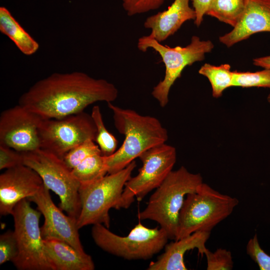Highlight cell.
<instances>
[{
    "instance_id": "obj_6",
    "label": "cell",
    "mask_w": 270,
    "mask_h": 270,
    "mask_svg": "<svg viewBox=\"0 0 270 270\" xmlns=\"http://www.w3.org/2000/svg\"><path fill=\"white\" fill-rule=\"evenodd\" d=\"M137 47L142 52L150 48L154 50L160 54L164 64V78L154 87L152 92V95L160 106L164 108L168 102L172 86L180 77L184 68L203 60L206 54L212 50L214 44L210 40H201L198 36H194L190 44L185 46L170 47L147 35L138 38Z\"/></svg>"
},
{
    "instance_id": "obj_4",
    "label": "cell",
    "mask_w": 270,
    "mask_h": 270,
    "mask_svg": "<svg viewBox=\"0 0 270 270\" xmlns=\"http://www.w3.org/2000/svg\"><path fill=\"white\" fill-rule=\"evenodd\" d=\"M238 203L236 198L222 194L208 184L202 183L184 199L179 215L176 240L198 231L210 232L232 214Z\"/></svg>"
},
{
    "instance_id": "obj_29",
    "label": "cell",
    "mask_w": 270,
    "mask_h": 270,
    "mask_svg": "<svg viewBox=\"0 0 270 270\" xmlns=\"http://www.w3.org/2000/svg\"><path fill=\"white\" fill-rule=\"evenodd\" d=\"M168 0H128L122 3L128 15L132 16L160 8Z\"/></svg>"
},
{
    "instance_id": "obj_18",
    "label": "cell",
    "mask_w": 270,
    "mask_h": 270,
    "mask_svg": "<svg viewBox=\"0 0 270 270\" xmlns=\"http://www.w3.org/2000/svg\"><path fill=\"white\" fill-rule=\"evenodd\" d=\"M45 250L53 270H94L91 256L82 253L58 239L44 240Z\"/></svg>"
},
{
    "instance_id": "obj_25",
    "label": "cell",
    "mask_w": 270,
    "mask_h": 270,
    "mask_svg": "<svg viewBox=\"0 0 270 270\" xmlns=\"http://www.w3.org/2000/svg\"><path fill=\"white\" fill-rule=\"evenodd\" d=\"M98 153H102L98 146L94 141L88 140L69 150L62 158L72 170L89 156Z\"/></svg>"
},
{
    "instance_id": "obj_27",
    "label": "cell",
    "mask_w": 270,
    "mask_h": 270,
    "mask_svg": "<svg viewBox=\"0 0 270 270\" xmlns=\"http://www.w3.org/2000/svg\"><path fill=\"white\" fill-rule=\"evenodd\" d=\"M18 253V244L14 230H8L0 236V264L12 261Z\"/></svg>"
},
{
    "instance_id": "obj_16",
    "label": "cell",
    "mask_w": 270,
    "mask_h": 270,
    "mask_svg": "<svg viewBox=\"0 0 270 270\" xmlns=\"http://www.w3.org/2000/svg\"><path fill=\"white\" fill-rule=\"evenodd\" d=\"M192 0H174L168 8L149 16L144 23L146 28L150 29L148 35L161 42L174 35L186 21L196 18L194 8L190 6Z\"/></svg>"
},
{
    "instance_id": "obj_17",
    "label": "cell",
    "mask_w": 270,
    "mask_h": 270,
    "mask_svg": "<svg viewBox=\"0 0 270 270\" xmlns=\"http://www.w3.org/2000/svg\"><path fill=\"white\" fill-rule=\"evenodd\" d=\"M210 232L198 231L166 244L164 252L156 260L151 262L148 270H186L184 256L186 252L196 248L203 256L206 250V244Z\"/></svg>"
},
{
    "instance_id": "obj_8",
    "label": "cell",
    "mask_w": 270,
    "mask_h": 270,
    "mask_svg": "<svg viewBox=\"0 0 270 270\" xmlns=\"http://www.w3.org/2000/svg\"><path fill=\"white\" fill-rule=\"evenodd\" d=\"M92 236L101 249L128 260L152 258L164 248L169 239L164 228H150L140 222L124 236L113 233L102 224H94Z\"/></svg>"
},
{
    "instance_id": "obj_20",
    "label": "cell",
    "mask_w": 270,
    "mask_h": 270,
    "mask_svg": "<svg viewBox=\"0 0 270 270\" xmlns=\"http://www.w3.org/2000/svg\"><path fill=\"white\" fill-rule=\"evenodd\" d=\"M71 171L80 185L93 182L108 174L106 156L102 153L90 155Z\"/></svg>"
},
{
    "instance_id": "obj_14",
    "label": "cell",
    "mask_w": 270,
    "mask_h": 270,
    "mask_svg": "<svg viewBox=\"0 0 270 270\" xmlns=\"http://www.w3.org/2000/svg\"><path fill=\"white\" fill-rule=\"evenodd\" d=\"M43 184L39 174L26 165L6 170L0 175V215H12L19 202L34 195Z\"/></svg>"
},
{
    "instance_id": "obj_5",
    "label": "cell",
    "mask_w": 270,
    "mask_h": 270,
    "mask_svg": "<svg viewBox=\"0 0 270 270\" xmlns=\"http://www.w3.org/2000/svg\"><path fill=\"white\" fill-rule=\"evenodd\" d=\"M136 166L134 160L120 171L107 174L93 182L80 185L81 210L76 222L78 229L96 224H104L109 228V210L115 208Z\"/></svg>"
},
{
    "instance_id": "obj_7",
    "label": "cell",
    "mask_w": 270,
    "mask_h": 270,
    "mask_svg": "<svg viewBox=\"0 0 270 270\" xmlns=\"http://www.w3.org/2000/svg\"><path fill=\"white\" fill-rule=\"evenodd\" d=\"M22 154L23 164L39 174L44 186L58 196L60 208L77 220L81 210L80 184L62 158L40 148Z\"/></svg>"
},
{
    "instance_id": "obj_13",
    "label": "cell",
    "mask_w": 270,
    "mask_h": 270,
    "mask_svg": "<svg viewBox=\"0 0 270 270\" xmlns=\"http://www.w3.org/2000/svg\"><path fill=\"white\" fill-rule=\"evenodd\" d=\"M28 200L34 202L44 217L40 228L43 240L58 239L71 245L82 253L86 252L81 243L77 226V220L66 215L54 203L50 190L44 184L39 190Z\"/></svg>"
},
{
    "instance_id": "obj_3",
    "label": "cell",
    "mask_w": 270,
    "mask_h": 270,
    "mask_svg": "<svg viewBox=\"0 0 270 270\" xmlns=\"http://www.w3.org/2000/svg\"><path fill=\"white\" fill-rule=\"evenodd\" d=\"M202 182L200 174L192 173L184 166L172 170L151 195L146 208L138 214V218L156 222L166 231L169 239L176 240L185 196L194 192Z\"/></svg>"
},
{
    "instance_id": "obj_31",
    "label": "cell",
    "mask_w": 270,
    "mask_h": 270,
    "mask_svg": "<svg viewBox=\"0 0 270 270\" xmlns=\"http://www.w3.org/2000/svg\"><path fill=\"white\" fill-rule=\"evenodd\" d=\"M212 0H192L193 8L196 12L194 23L198 27L200 26L206 15V12Z\"/></svg>"
},
{
    "instance_id": "obj_26",
    "label": "cell",
    "mask_w": 270,
    "mask_h": 270,
    "mask_svg": "<svg viewBox=\"0 0 270 270\" xmlns=\"http://www.w3.org/2000/svg\"><path fill=\"white\" fill-rule=\"evenodd\" d=\"M207 270H231L234 266L232 252L225 248H218L212 252L206 249Z\"/></svg>"
},
{
    "instance_id": "obj_15",
    "label": "cell",
    "mask_w": 270,
    "mask_h": 270,
    "mask_svg": "<svg viewBox=\"0 0 270 270\" xmlns=\"http://www.w3.org/2000/svg\"><path fill=\"white\" fill-rule=\"evenodd\" d=\"M261 32H270V0H246L238 24L230 32L220 36L219 40L230 48Z\"/></svg>"
},
{
    "instance_id": "obj_24",
    "label": "cell",
    "mask_w": 270,
    "mask_h": 270,
    "mask_svg": "<svg viewBox=\"0 0 270 270\" xmlns=\"http://www.w3.org/2000/svg\"><path fill=\"white\" fill-rule=\"evenodd\" d=\"M232 86L270 88V70L255 72L233 71Z\"/></svg>"
},
{
    "instance_id": "obj_19",
    "label": "cell",
    "mask_w": 270,
    "mask_h": 270,
    "mask_svg": "<svg viewBox=\"0 0 270 270\" xmlns=\"http://www.w3.org/2000/svg\"><path fill=\"white\" fill-rule=\"evenodd\" d=\"M0 31L6 36L23 54H35L40 45L5 7L0 8Z\"/></svg>"
},
{
    "instance_id": "obj_33",
    "label": "cell",
    "mask_w": 270,
    "mask_h": 270,
    "mask_svg": "<svg viewBox=\"0 0 270 270\" xmlns=\"http://www.w3.org/2000/svg\"><path fill=\"white\" fill-rule=\"evenodd\" d=\"M267 100L268 102L270 104V94L268 95Z\"/></svg>"
},
{
    "instance_id": "obj_11",
    "label": "cell",
    "mask_w": 270,
    "mask_h": 270,
    "mask_svg": "<svg viewBox=\"0 0 270 270\" xmlns=\"http://www.w3.org/2000/svg\"><path fill=\"white\" fill-rule=\"evenodd\" d=\"M38 132L40 148L62 158L85 141L95 142L96 128L91 114L83 111L62 118L43 119Z\"/></svg>"
},
{
    "instance_id": "obj_1",
    "label": "cell",
    "mask_w": 270,
    "mask_h": 270,
    "mask_svg": "<svg viewBox=\"0 0 270 270\" xmlns=\"http://www.w3.org/2000/svg\"><path fill=\"white\" fill-rule=\"evenodd\" d=\"M118 90L112 82L82 72L54 73L35 82L18 104L44 119L60 118L83 112L98 102L114 101Z\"/></svg>"
},
{
    "instance_id": "obj_12",
    "label": "cell",
    "mask_w": 270,
    "mask_h": 270,
    "mask_svg": "<svg viewBox=\"0 0 270 270\" xmlns=\"http://www.w3.org/2000/svg\"><path fill=\"white\" fill-rule=\"evenodd\" d=\"M44 118L18 104L2 112L0 145L24 152L40 148L39 128Z\"/></svg>"
},
{
    "instance_id": "obj_9",
    "label": "cell",
    "mask_w": 270,
    "mask_h": 270,
    "mask_svg": "<svg viewBox=\"0 0 270 270\" xmlns=\"http://www.w3.org/2000/svg\"><path fill=\"white\" fill-rule=\"evenodd\" d=\"M40 215L28 199L19 202L13 210L12 216L18 253L12 262L18 270H53L42 236Z\"/></svg>"
},
{
    "instance_id": "obj_34",
    "label": "cell",
    "mask_w": 270,
    "mask_h": 270,
    "mask_svg": "<svg viewBox=\"0 0 270 270\" xmlns=\"http://www.w3.org/2000/svg\"><path fill=\"white\" fill-rule=\"evenodd\" d=\"M128 0H122V3L125 2H126V1H128Z\"/></svg>"
},
{
    "instance_id": "obj_2",
    "label": "cell",
    "mask_w": 270,
    "mask_h": 270,
    "mask_svg": "<svg viewBox=\"0 0 270 270\" xmlns=\"http://www.w3.org/2000/svg\"><path fill=\"white\" fill-rule=\"evenodd\" d=\"M107 104L112 112L116 128L124 136L120 148L106 156L108 174L120 171L146 150L166 143L168 131L157 118L122 108L112 102Z\"/></svg>"
},
{
    "instance_id": "obj_30",
    "label": "cell",
    "mask_w": 270,
    "mask_h": 270,
    "mask_svg": "<svg viewBox=\"0 0 270 270\" xmlns=\"http://www.w3.org/2000/svg\"><path fill=\"white\" fill-rule=\"evenodd\" d=\"M23 164L21 152L13 148L0 145V170L8 169Z\"/></svg>"
},
{
    "instance_id": "obj_32",
    "label": "cell",
    "mask_w": 270,
    "mask_h": 270,
    "mask_svg": "<svg viewBox=\"0 0 270 270\" xmlns=\"http://www.w3.org/2000/svg\"><path fill=\"white\" fill-rule=\"evenodd\" d=\"M252 63L256 66L270 70V56L254 58Z\"/></svg>"
},
{
    "instance_id": "obj_21",
    "label": "cell",
    "mask_w": 270,
    "mask_h": 270,
    "mask_svg": "<svg viewBox=\"0 0 270 270\" xmlns=\"http://www.w3.org/2000/svg\"><path fill=\"white\" fill-rule=\"evenodd\" d=\"M246 0H212L206 15L234 27L241 18Z\"/></svg>"
},
{
    "instance_id": "obj_28",
    "label": "cell",
    "mask_w": 270,
    "mask_h": 270,
    "mask_svg": "<svg viewBox=\"0 0 270 270\" xmlns=\"http://www.w3.org/2000/svg\"><path fill=\"white\" fill-rule=\"evenodd\" d=\"M246 254L261 270H270V256L261 248L257 234L251 238L246 246Z\"/></svg>"
},
{
    "instance_id": "obj_10",
    "label": "cell",
    "mask_w": 270,
    "mask_h": 270,
    "mask_svg": "<svg viewBox=\"0 0 270 270\" xmlns=\"http://www.w3.org/2000/svg\"><path fill=\"white\" fill-rule=\"evenodd\" d=\"M142 166L134 177L125 184L121 198L115 209L128 208L134 200H141L148 192L164 182L176 162V148L164 143L154 146L139 158Z\"/></svg>"
},
{
    "instance_id": "obj_22",
    "label": "cell",
    "mask_w": 270,
    "mask_h": 270,
    "mask_svg": "<svg viewBox=\"0 0 270 270\" xmlns=\"http://www.w3.org/2000/svg\"><path fill=\"white\" fill-rule=\"evenodd\" d=\"M198 73L208 80L214 98L220 97L224 90L232 86L233 71L228 64L216 66L206 63L199 69Z\"/></svg>"
},
{
    "instance_id": "obj_23",
    "label": "cell",
    "mask_w": 270,
    "mask_h": 270,
    "mask_svg": "<svg viewBox=\"0 0 270 270\" xmlns=\"http://www.w3.org/2000/svg\"><path fill=\"white\" fill-rule=\"evenodd\" d=\"M91 116L96 128L95 142L98 146L103 156H109L116 151L118 140L106 128L99 106H94L92 108Z\"/></svg>"
}]
</instances>
